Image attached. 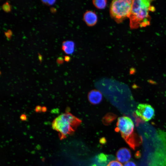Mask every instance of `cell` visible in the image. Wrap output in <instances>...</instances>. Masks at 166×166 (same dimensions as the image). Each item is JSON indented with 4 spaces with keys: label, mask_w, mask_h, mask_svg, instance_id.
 <instances>
[{
    "label": "cell",
    "mask_w": 166,
    "mask_h": 166,
    "mask_svg": "<svg viewBox=\"0 0 166 166\" xmlns=\"http://www.w3.org/2000/svg\"><path fill=\"white\" fill-rule=\"evenodd\" d=\"M50 12L53 13H55L56 12L57 10L56 9L53 7H51L50 8Z\"/></svg>",
    "instance_id": "ffe728a7"
},
{
    "label": "cell",
    "mask_w": 166,
    "mask_h": 166,
    "mask_svg": "<svg viewBox=\"0 0 166 166\" xmlns=\"http://www.w3.org/2000/svg\"><path fill=\"white\" fill-rule=\"evenodd\" d=\"M93 3L97 8L99 9H102L105 7L107 1L105 0H93Z\"/></svg>",
    "instance_id": "8fae6325"
},
{
    "label": "cell",
    "mask_w": 166,
    "mask_h": 166,
    "mask_svg": "<svg viewBox=\"0 0 166 166\" xmlns=\"http://www.w3.org/2000/svg\"><path fill=\"white\" fill-rule=\"evenodd\" d=\"M83 19L87 25L92 26L96 24L97 21V17L94 12L88 10L84 13Z\"/></svg>",
    "instance_id": "52a82bcc"
},
{
    "label": "cell",
    "mask_w": 166,
    "mask_h": 166,
    "mask_svg": "<svg viewBox=\"0 0 166 166\" xmlns=\"http://www.w3.org/2000/svg\"><path fill=\"white\" fill-rule=\"evenodd\" d=\"M137 115L145 121H148L153 118L155 116V110L150 105L140 104L136 110Z\"/></svg>",
    "instance_id": "5b68a950"
},
{
    "label": "cell",
    "mask_w": 166,
    "mask_h": 166,
    "mask_svg": "<svg viewBox=\"0 0 166 166\" xmlns=\"http://www.w3.org/2000/svg\"><path fill=\"white\" fill-rule=\"evenodd\" d=\"M81 122L79 119L69 112H66L53 120L52 127L58 132L60 139L62 140L73 134Z\"/></svg>",
    "instance_id": "7a4b0ae2"
},
{
    "label": "cell",
    "mask_w": 166,
    "mask_h": 166,
    "mask_svg": "<svg viewBox=\"0 0 166 166\" xmlns=\"http://www.w3.org/2000/svg\"><path fill=\"white\" fill-rule=\"evenodd\" d=\"M4 32L8 40H10L11 38V36L7 32L4 31Z\"/></svg>",
    "instance_id": "d6986e66"
},
{
    "label": "cell",
    "mask_w": 166,
    "mask_h": 166,
    "mask_svg": "<svg viewBox=\"0 0 166 166\" xmlns=\"http://www.w3.org/2000/svg\"><path fill=\"white\" fill-rule=\"evenodd\" d=\"M70 59V58L69 56H65L64 60L65 61L67 62H68L69 61Z\"/></svg>",
    "instance_id": "7402d4cb"
},
{
    "label": "cell",
    "mask_w": 166,
    "mask_h": 166,
    "mask_svg": "<svg viewBox=\"0 0 166 166\" xmlns=\"http://www.w3.org/2000/svg\"><path fill=\"white\" fill-rule=\"evenodd\" d=\"M124 166H137V165L133 161H129L125 163Z\"/></svg>",
    "instance_id": "9a60e30c"
},
{
    "label": "cell",
    "mask_w": 166,
    "mask_h": 166,
    "mask_svg": "<svg viewBox=\"0 0 166 166\" xmlns=\"http://www.w3.org/2000/svg\"><path fill=\"white\" fill-rule=\"evenodd\" d=\"M7 32L11 36L12 35V32L10 30H8L7 31Z\"/></svg>",
    "instance_id": "cb8c5ba5"
},
{
    "label": "cell",
    "mask_w": 166,
    "mask_h": 166,
    "mask_svg": "<svg viewBox=\"0 0 166 166\" xmlns=\"http://www.w3.org/2000/svg\"><path fill=\"white\" fill-rule=\"evenodd\" d=\"M35 111L37 113H40L42 111V107L40 105L37 106L35 108Z\"/></svg>",
    "instance_id": "e0dca14e"
},
{
    "label": "cell",
    "mask_w": 166,
    "mask_h": 166,
    "mask_svg": "<svg viewBox=\"0 0 166 166\" xmlns=\"http://www.w3.org/2000/svg\"><path fill=\"white\" fill-rule=\"evenodd\" d=\"M20 119L22 121H25L27 120L26 116L25 114H22L20 116Z\"/></svg>",
    "instance_id": "ac0fdd59"
},
{
    "label": "cell",
    "mask_w": 166,
    "mask_h": 166,
    "mask_svg": "<svg viewBox=\"0 0 166 166\" xmlns=\"http://www.w3.org/2000/svg\"><path fill=\"white\" fill-rule=\"evenodd\" d=\"M106 166H123V165L118 160H113L109 162Z\"/></svg>",
    "instance_id": "4fadbf2b"
},
{
    "label": "cell",
    "mask_w": 166,
    "mask_h": 166,
    "mask_svg": "<svg viewBox=\"0 0 166 166\" xmlns=\"http://www.w3.org/2000/svg\"><path fill=\"white\" fill-rule=\"evenodd\" d=\"M152 1L148 0H133L129 17L131 29L144 27L150 25L149 12L155 10L154 7L151 5Z\"/></svg>",
    "instance_id": "6da1fadb"
},
{
    "label": "cell",
    "mask_w": 166,
    "mask_h": 166,
    "mask_svg": "<svg viewBox=\"0 0 166 166\" xmlns=\"http://www.w3.org/2000/svg\"><path fill=\"white\" fill-rule=\"evenodd\" d=\"M97 162L101 166H105L108 161V156L103 153L98 155L97 156Z\"/></svg>",
    "instance_id": "30bf717a"
},
{
    "label": "cell",
    "mask_w": 166,
    "mask_h": 166,
    "mask_svg": "<svg viewBox=\"0 0 166 166\" xmlns=\"http://www.w3.org/2000/svg\"><path fill=\"white\" fill-rule=\"evenodd\" d=\"M42 2L44 4L48 6H50L53 4L56 1L54 0H42Z\"/></svg>",
    "instance_id": "5bb4252c"
},
{
    "label": "cell",
    "mask_w": 166,
    "mask_h": 166,
    "mask_svg": "<svg viewBox=\"0 0 166 166\" xmlns=\"http://www.w3.org/2000/svg\"><path fill=\"white\" fill-rule=\"evenodd\" d=\"M2 10L5 12L9 13L11 11V6L9 4L8 1H7L2 5Z\"/></svg>",
    "instance_id": "7c38bea8"
},
{
    "label": "cell",
    "mask_w": 166,
    "mask_h": 166,
    "mask_svg": "<svg viewBox=\"0 0 166 166\" xmlns=\"http://www.w3.org/2000/svg\"><path fill=\"white\" fill-rule=\"evenodd\" d=\"M134 123L129 117L122 116L119 117L117 121L115 130L119 132L122 137L127 144L132 149L137 146L138 143L134 132Z\"/></svg>",
    "instance_id": "3957f363"
},
{
    "label": "cell",
    "mask_w": 166,
    "mask_h": 166,
    "mask_svg": "<svg viewBox=\"0 0 166 166\" xmlns=\"http://www.w3.org/2000/svg\"><path fill=\"white\" fill-rule=\"evenodd\" d=\"M38 59L41 63L42 61V56L39 53H38Z\"/></svg>",
    "instance_id": "44dd1931"
},
{
    "label": "cell",
    "mask_w": 166,
    "mask_h": 166,
    "mask_svg": "<svg viewBox=\"0 0 166 166\" xmlns=\"http://www.w3.org/2000/svg\"><path fill=\"white\" fill-rule=\"evenodd\" d=\"M88 98L91 103L96 105L101 102L102 99V96L100 91L96 90H93L89 93Z\"/></svg>",
    "instance_id": "ba28073f"
},
{
    "label": "cell",
    "mask_w": 166,
    "mask_h": 166,
    "mask_svg": "<svg viewBox=\"0 0 166 166\" xmlns=\"http://www.w3.org/2000/svg\"><path fill=\"white\" fill-rule=\"evenodd\" d=\"M116 157L121 163H125L129 161L131 157V152L126 148H121L117 152Z\"/></svg>",
    "instance_id": "8992f818"
},
{
    "label": "cell",
    "mask_w": 166,
    "mask_h": 166,
    "mask_svg": "<svg viewBox=\"0 0 166 166\" xmlns=\"http://www.w3.org/2000/svg\"><path fill=\"white\" fill-rule=\"evenodd\" d=\"M63 62L64 59L61 57H59L57 59V62L58 64H61Z\"/></svg>",
    "instance_id": "2e32d148"
},
{
    "label": "cell",
    "mask_w": 166,
    "mask_h": 166,
    "mask_svg": "<svg viewBox=\"0 0 166 166\" xmlns=\"http://www.w3.org/2000/svg\"><path fill=\"white\" fill-rule=\"evenodd\" d=\"M133 0H115L112 1L110 13L112 18L117 23L129 18L131 10Z\"/></svg>",
    "instance_id": "277c9868"
},
{
    "label": "cell",
    "mask_w": 166,
    "mask_h": 166,
    "mask_svg": "<svg viewBox=\"0 0 166 166\" xmlns=\"http://www.w3.org/2000/svg\"><path fill=\"white\" fill-rule=\"evenodd\" d=\"M47 109L46 107L45 106H43L42 107V112H45L46 111Z\"/></svg>",
    "instance_id": "603a6c76"
},
{
    "label": "cell",
    "mask_w": 166,
    "mask_h": 166,
    "mask_svg": "<svg viewBox=\"0 0 166 166\" xmlns=\"http://www.w3.org/2000/svg\"><path fill=\"white\" fill-rule=\"evenodd\" d=\"M74 43L71 41H64L62 43V49L67 54H72L74 50Z\"/></svg>",
    "instance_id": "9c48e42d"
}]
</instances>
